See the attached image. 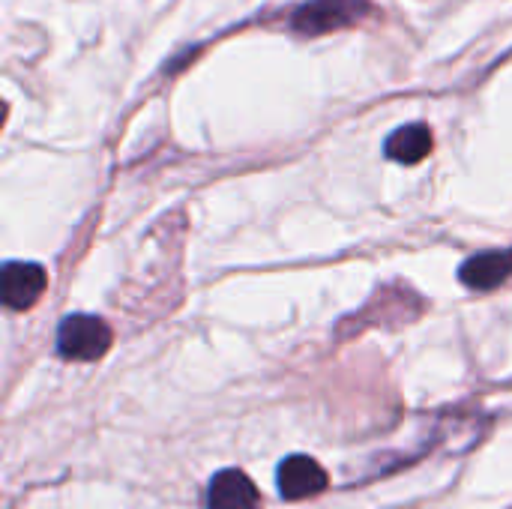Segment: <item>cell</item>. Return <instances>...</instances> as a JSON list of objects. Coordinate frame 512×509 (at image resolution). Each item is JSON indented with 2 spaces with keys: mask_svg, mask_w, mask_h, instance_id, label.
<instances>
[{
  "mask_svg": "<svg viewBox=\"0 0 512 509\" xmlns=\"http://www.w3.org/2000/svg\"><path fill=\"white\" fill-rule=\"evenodd\" d=\"M369 15H372L369 0H309L294 12L291 27L303 36H324L333 30L354 27Z\"/></svg>",
  "mask_w": 512,
  "mask_h": 509,
  "instance_id": "cell-1",
  "label": "cell"
},
{
  "mask_svg": "<svg viewBox=\"0 0 512 509\" xmlns=\"http://www.w3.org/2000/svg\"><path fill=\"white\" fill-rule=\"evenodd\" d=\"M111 348V327L96 315H69L57 327V354L75 363H93Z\"/></svg>",
  "mask_w": 512,
  "mask_h": 509,
  "instance_id": "cell-2",
  "label": "cell"
},
{
  "mask_svg": "<svg viewBox=\"0 0 512 509\" xmlns=\"http://www.w3.org/2000/svg\"><path fill=\"white\" fill-rule=\"evenodd\" d=\"M48 285V273L30 261H9L0 276V297L6 309H30Z\"/></svg>",
  "mask_w": 512,
  "mask_h": 509,
  "instance_id": "cell-3",
  "label": "cell"
},
{
  "mask_svg": "<svg viewBox=\"0 0 512 509\" xmlns=\"http://www.w3.org/2000/svg\"><path fill=\"white\" fill-rule=\"evenodd\" d=\"M276 483L285 501H303L327 489V471L312 456H288L276 471Z\"/></svg>",
  "mask_w": 512,
  "mask_h": 509,
  "instance_id": "cell-4",
  "label": "cell"
},
{
  "mask_svg": "<svg viewBox=\"0 0 512 509\" xmlns=\"http://www.w3.org/2000/svg\"><path fill=\"white\" fill-rule=\"evenodd\" d=\"M258 504L261 495L255 483L237 468L219 471L207 486V509H258Z\"/></svg>",
  "mask_w": 512,
  "mask_h": 509,
  "instance_id": "cell-5",
  "label": "cell"
},
{
  "mask_svg": "<svg viewBox=\"0 0 512 509\" xmlns=\"http://www.w3.org/2000/svg\"><path fill=\"white\" fill-rule=\"evenodd\" d=\"M462 285L474 291H492L512 279V249H495V252H480L468 258L459 270Z\"/></svg>",
  "mask_w": 512,
  "mask_h": 509,
  "instance_id": "cell-6",
  "label": "cell"
},
{
  "mask_svg": "<svg viewBox=\"0 0 512 509\" xmlns=\"http://www.w3.org/2000/svg\"><path fill=\"white\" fill-rule=\"evenodd\" d=\"M384 153H387V159L402 162V165H417V162H423V159L432 153V132H429V126H426V123L399 126V129L387 138Z\"/></svg>",
  "mask_w": 512,
  "mask_h": 509,
  "instance_id": "cell-7",
  "label": "cell"
}]
</instances>
